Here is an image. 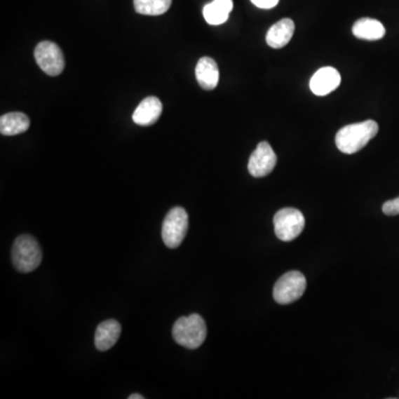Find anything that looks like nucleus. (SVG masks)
I'll list each match as a JSON object with an SVG mask.
<instances>
[{"mask_svg":"<svg viewBox=\"0 0 399 399\" xmlns=\"http://www.w3.org/2000/svg\"><path fill=\"white\" fill-rule=\"evenodd\" d=\"M378 133L374 120L358 122L341 128L335 137L336 147L345 154H354L362 150Z\"/></svg>","mask_w":399,"mask_h":399,"instance_id":"obj_1","label":"nucleus"},{"mask_svg":"<svg viewBox=\"0 0 399 399\" xmlns=\"http://www.w3.org/2000/svg\"><path fill=\"white\" fill-rule=\"evenodd\" d=\"M206 334L205 322L198 314L179 318L172 328V336L175 341L188 349H196L201 346L205 341Z\"/></svg>","mask_w":399,"mask_h":399,"instance_id":"obj_2","label":"nucleus"},{"mask_svg":"<svg viewBox=\"0 0 399 399\" xmlns=\"http://www.w3.org/2000/svg\"><path fill=\"white\" fill-rule=\"evenodd\" d=\"M11 259L18 272L30 273L36 270L43 259L37 240L28 234L18 236L13 242Z\"/></svg>","mask_w":399,"mask_h":399,"instance_id":"obj_3","label":"nucleus"},{"mask_svg":"<svg viewBox=\"0 0 399 399\" xmlns=\"http://www.w3.org/2000/svg\"><path fill=\"white\" fill-rule=\"evenodd\" d=\"M189 229V215L183 208L170 210L162 224V240L169 249H177L182 244Z\"/></svg>","mask_w":399,"mask_h":399,"instance_id":"obj_4","label":"nucleus"},{"mask_svg":"<svg viewBox=\"0 0 399 399\" xmlns=\"http://www.w3.org/2000/svg\"><path fill=\"white\" fill-rule=\"evenodd\" d=\"M306 290V278L299 271L285 273L275 284L273 297L280 305H288L301 299Z\"/></svg>","mask_w":399,"mask_h":399,"instance_id":"obj_5","label":"nucleus"},{"mask_svg":"<svg viewBox=\"0 0 399 399\" xmlns=\"http://www.w3.org/2000/svg\"><path fill=\"white\" fill-rule=\"evenodd\" d=\"M275 234L283 242H291L303 232L305 217L301 211L294 208H284L274 215Z\"/></svg>","mask_w":399,"mask_h":399,"instance_id":"obj_6","label":"nucleus"},{"mask_svg":"<svg viewBox=\"0 0 399 399\" xmlns=\"http://www.w3.org/2000/svg\"><path fill=\"white\" fill-rule=\"evenodd\" d=\"M34 60L45 74L51 77L59 76L65 69L64 53L53 41H41L34 49Z\"/></svg>","mask_w":399,"mask_h":399,"instance_id":"obj_7","label":"nucleus"},{"mask_svg":"<svg viewBox=\"0 0 399 399\" xmlns=\"http://www.w3.org/2000/svg\"><path fill=\"white\" fill-rule=\"evenodd\" d=\"M276 162H278V156L273 151L270 143L263 141L259 143L250 156L248 169H249L250 175H253L254 177H266L274 170Z\"/></svg>","mask_w":399,"mask_h":399,"instance_id":"obj_8","label":"nucleus"},{"mask_svg":"<svg viewBox=\"0 0 399 399\" xmlns=\"http://www.w3.org/2000/svg\"><path fill=\"white\" fill-rule=\"evenodd\" d=\"M341 85V74L333 67H324L315 72L309 88L314 95H326L335 90Z\"/></svg>","mask_w":399,"mask_h":399,"instance_id":"obj_9","label":"nucleus"},{"mask_svg":"<svg viewBox=\"0 0 399 399\" xmlns=\"http://www.w3.org/2000/svg\"><path fill=\"white\" fill-rule=\"evenodd\" d=\"M161 101L156 97H148L143 99L140 104L137 107L133 112V120L135 123L143 127L154 125L162 114Z\"/></svg>","mask_w":399,"mask_h":399,"instance_id":"obj_10","label":"nucleus"},{"mask_svg":"<svg viewBox=\"0 0 399 399\" xmlns=\"http://www.w3.org/2000/svg\"><path fill=\"white\" fill-rule=\"evenodd\" d=\"M121 335V325L116 320H107L100 323L95 330V347L100 352H106L116 345Z\"/></svg>","mask_w":399,"mask_h":399,"instance_id":"obj_11","label":"nucleus"},{"mask_svg":"<svg viewBox=\"0 0 399 399\" xmlns=\"http://www.w3.org/2000/svg\"><path fill=\"white\" fill-rule=\"evenodd\" d=\"M196 77L198 85L204 90H213L219 83V67L215 59L202 57L196 67Z\"/></svg>","mask_w":399,"mask_h":399,"instance_id":"obj_12","label":"nucleus"},{"mask_svg":"<svg viewBox=\"0 0 399 399\" xmlns=\"http://www.w3.org/2000/svg\"><path fill=\"white\" fill-rule=\"evenodd\" d=\"M295 25L290 18L280 19V22L273 25L266 34V43L274 49L285 47L293 37Z\"/></svg>","mask_w":399,"mask_h":399,"instance_id":"obj_13","label":"nucleus"},{"mask_svg":"<svg viewBox=\"0 0 399 399\" xmlns=\"http://www.w3.org/2000/svg\"><path fill=\"white\" fill-rule=\"evenodd\" d=\"M353 34L358 39L375 41L385 36L386 29L384 25L376 19L362 18L358 19L353 26Z\"/></svg>","mask_w":399,"mask_h":399,"instance_id":"obj_14","label":"nucleus"},{"mask_svg":"<svg viewBox=\"0 0 399 399\" xmlns=\"http://www.w3.org/2000/svg\"><path fill=\"white\" fill-rule=\"evenodd\" d=\"M30 120L22 112H11L0 118V133L3 135H17L29 129Z\"/></svg>","mask_w":399,"mask_h":399,"instance_id":"obj_15","label":"nucleus"},{"mask_svg":"<svg viewBox=\"0 0 399 399\" xmlns=\"http://www.w3.org/2000/svg\"><path fill=\"white\" fill-rule=\"evenodd\" d=\"M232 9V0H215L204 7L203 16L208 24L217 26L228 20Z\"/></svg>","mask_w":399,"mask_h":399,"instance_id":"obj_16","label":"nucleus"},{"mask_svg":"<svg viewBox=\"0 0 399 399\" xmlns=\"http://www.w3.org/2000/svg\"><path fill=\"white\" fill-rule=\"evenodd\" d=\"M137 13L148 16H159L169 11L172 0H133Z\"/></svg>","mask_w":399,"mask_h":399,"instance_id":"obj_17","label":"nucleus"},{"mask_svg":"<svg viewBox=\"0 0 399 399\" xmlns=\"http://www.w3.org/2000/svg\"><path fill=\"white\" fill-rule=\"evenodd\" d=\"M383 212L384 215H388V217L399 215V196L394 200L385 202L383 205Z\"/></svg>","mask_w":399,"mask_h":399,"instance_id":"obj_18","label":"nucleus"},{"mask_svg":"<svg viewBox=\"0 0 399 399\" xmlns=\"http://www.w3.org/2000/svg\"><path fill=\"white\" fill-rule=\"evenodd\" d=\"M254 5L262 9L274 8L280 0H251Z\"/></svg>","mask_w":399,"mask_h":399,"instance_id":"obj_19","label":"nucleus"},{"mask_svg":"<svg viewBox=\"0 0 399 399\" xmlns=\"http://www.w3.org/2000/svg\"><path fill=\"white\" fill-rule=\"evenodd\" d=\"M144 397L141 396L140 394H133L130 395L129 399H143Z\"/></svg>","mask_w":399,"mask_h":399,"instance_id":"obj_20","label":"nucleus"}]
</instances>
